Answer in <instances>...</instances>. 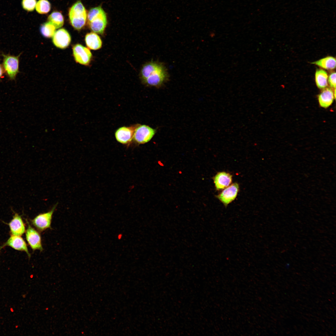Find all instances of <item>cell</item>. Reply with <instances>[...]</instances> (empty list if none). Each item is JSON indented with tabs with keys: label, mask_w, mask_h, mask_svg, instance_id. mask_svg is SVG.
Wrapping results in <instances>:
<instances>
[{
	"label": "cell",
	"mask_w": 336,
	"mask_h": 336,
	"mask_svg": "<svg viewBox=\"0 0 336 336\" xmlns=\"http://www.w3.org/2000/svg\"><path fill=\"white\" fill-rule=\"evenodd\" d=\"M137 124L130 126H123L117 129L115 133V137L118 142L127 144L133 140V135Z\"/></svg>",
	"instance_id": "cell-7"
},
{
	"label": "cell",
	"mask_w": 336,
	"mask_h": 336,
	"mask_svg": "<svg viewBox=\"0 0 336 336\" xmlns=\"http://www.w3.org/2000/svg\"><path fill=\"white\" fill-rule=\"evenodd\" d=\"M56 28L54 26L49 22H46L43 24L40 27V31L42 35L46 38H50L53 36L55 31Z\"/></svg>",
	"instance_id": "cell-20"
},
{
	"label": "cell",
	"mask_w": 336,
	"mask_h": 336,
	"mask_svg": "<svg viewBox=\"0 0 336 336\" xmlns=\"http://www.w3.org/2000/svg\"><path fill=\"white\" fill-rule=\"evenodd\" d=\"M213 180L216 189L220 190L230 185L232 182V175L224 171L219 172L213 177Z\"/></svg>",
	"instance_id": "cell-13"
},
{
	"label": "cell",
	"mask_w": 336,
	"mask_h": 336,
	"mask_svg": "<svg viewBox=\"0 0 336 336\" xmlns=\"http://www.w3.org/2000/svg\"><path fill=\"white\" fill-rule=\"evenodd\" d=\"M3 66L5 72L10 78L14 79L18 72V58L12 56H5Z\"/></svg>",
	"instance_id": "cell-11"
},
{
	"label": "cell",
	"mask_w": 336,
	"mask_h": 336,
	"mask_svg": "<svg viewBox=\"0 0 336 336\" xmlns=\"http://www.w3.org/2000/svg\"><path fill=\"white\" fill-rule=\"evenodd\" d=\"M27 222L28 227L26 233V240L33 250H39L41 251L43 248L40 235Z\"/></svg>",
	"instance_id": "cell-8"
},
{
	"label": "cell",
	"mask_w": 336,
	"mask_h": 336,
	"mask_svg": "<svg viewBox=\"0 0 336 336\" xmlns=\"http://www.w3.org/2000/svg\"><path fill=\"white\" fill-rule=\"evenodd\" d=\"M56 205L48 212L40 214L31 221L32 225L40 231L51 227L52 215Z\"/></svg>",
	"instance_id": "cell-4"
},
{
	"label": "cell",
	"mask_w": 336,
	"mask_h": 336,
	"mask_svg": "<svg viewBox=\"0 0 336 336\" xmlns=\"http://www.w3.org/2000/svg\"><path fill=\"white\" fill-rule=\"evenodd\" d=\"M48 20L56 29L61 27L64 24L63 17L61 13L58 11L52 12L48 16Z\"/></svg>",
	"instance_id": "cell-19"
},
{
	"label": "cell",
	"mask_w": 336,
	"mask_h": 336,
	"mask_svg": "<svg viewBox=\"0 0 336 336\" xmlns=\"http://www.w3.org/2000/svg\"><path fill=\"white\" fill-rule=\"evenodd\" d=\"M336 59L329 56L321 58L312 63L326 70H332L336 67Z\"/></svg>",
	"instance_id": "cell-17"
},
{
	"label": "cell",
	"mask_w": 336,
	"mask_h": 336,
	"mask_svg": "<svg viewBox=\"0 0 336 336\" xmlns=\"http://www.w3.org/2000/svg\"><path fill=\"white\" fill-rule=\"evenodd\" d=\"M18 327V325H16V326H15V328H17Z\"/></svg>",
	"instance_id": "cell-28"
},
{
	"label": "cell",
	"mask_w": 336,
	"mask_h": 336,
	"mask_svg": "<svg viewBox=\"0 0 336 336\" xmlns=\"http://www.w3.org/2000/svg\"><path fill=\"white\" fill-rule=\"evenodd\" d=\"M10 311H11L12 312H14V310H13V308H10Z\"/></svg>",
	"instance_id": "cell-26"
},
{
	"label": "cell",
	"mask_w": 336,
	"mask_h": 336,
	"mask_svg": "<svg viewBox=\"0 0 336 336\" xmlns=\"http://www.w3.org/2000/svg\"><path fill=\"white\" fill-rule=\"evenodd\" d=\"M156 132L155 129L148 125L137 124L134 131L133 140L138 144L145 143L152 139Z\"/></svg>",
	"instance_id": "cell-3"
},
{
	"label": "cell",
	"mask_w": 336,
	"mask_h": 336,
	"mask_svg": "<svg viewBox=\"0 0 336 336\" xmlns=\"http://www.w3.org/2000/svg\"><path fill=\"white\" fill-rule=\"evenodd\" d=\"M73 54L75 61L80 64L87 65L90 63L92 54L89 49L80 44L72 48Z\"/></svg>",
	"instance_id": "cell-5"
},
{
	"label": "cell",
	"mask_w": 336,
	"mask_h": 336,
	"mask_svg": "<svg viewBox=\"0 0 336 336\" xmlns=\"http://www.w3.org/2000/svg\"><path fill=\"white\" fill-rule=\"evenodd\" d=\"M8 225L12 235L20 236L25 232L24 224L21 217L17 213L15 214Z\"/></svg>",
	"instance_id": "cell-14"
},
{
	"label": "cell",
	"mask_w": 336,
	"mask_h": 336,
	"mask_svg": "<svg viewBox=\"0 0 336 336\" xmlns=\"http://www.w3.org/2000/svg\"><path fill=\"white\" fill-rule=\"evenodd\" d=\"M7 246H10L16 250L24 251L29 258L30 257L26 242L20 236L12 235L7 240L0 246V251L2 248Z\"/></svg>",
	"instance_id": "cell-12"
},
{
	"label": "cell",
	"mask_w": 336,
	"mask_h": 336,
	"mask_svg": "<svg viewBox=\"0 0 336 336\" xmlns=\"http://www.w3.org/2000/svg\"><path fill=\"white\" fill-rule=\"evenodd\" d=\"M103 10V9L100 6L91 9L87 14L88 22L91 21Z\"/></svg>",
	"instance_id": "cell-23"
},
{
	"label": "cell",
	"mask_w": 336,
	"mask_h": 336,
	"mask_svg": "<svg viewBox=\"0 0 336 336\" xmlns=\"http://www.w3.org/2000/svg\"><path fill=\"white\" fill-rule=\"evenodd\" d=\"M85 41L87 47L91 49L98 50L102 45V42L99 36L95 33L91 32L86 34Z\"/></svg>",
	"instance_id": "cell-16"
},
{
	"label": "cell",
	"mask_w": 336,
	"mask_h": 336,
	"mask_svg": "<svg viewBox=\"0 0 336 336\" xmlns=\"http://www.w3.org/2000/svg\"><path fill=\"white\" fill-rule=\"evenodd\" d=\"M107 23V16L104 10L88 22L90 28L93 32L101 34L104 33Z\"/></svg>",
	"instance_id": "cell-9"
},
{
	"label": "cell",
	"mask_w": 336,
	"mask_h": 336,
	"mask_svg": "<svg viewBox=\"0 0 336 336\" xmlns=\"http://www.w3.org/2000/svg\"><path fill=\"white\" fill-rule=\"evenodd\" d=\"M35 8L38 13L46 14L50 10L51 4L47 0H39L36 3Z\"/></svg>",
	"instance_id": "cell-21"
},
{
	"label": "cell",
	"mask_w": 336,
	"mask_h": 336,
	"mask_svg": "<svg viewBox=\"0 0 336 336\" xmlns=\"http://www.w3.org/2000/svg\"><path fill=\"white\" fill-rule=\"evenodd\" d=\"M3 73V69L2 67L0 64V77L2 76Z\"/></svg>",
	"instance_id": "cell-25"
},
{
	"label": "cell",
	"mask_w": 336,
	"mask_h": 336,
	"mask_svg": "<svg viewBox=\"0 0 336 336\" xmlns=\"http://www.w3.org/2000/svg\"><path fill=\"white\" fill-rule=\"evenodd\" d=\"M36 3V0H22L21 5L25 10L31 12L34 10Z\"/></svg>",
	"instance_id": "cell-22"
},
{
	"label": "cell",
	"mask_w": 336,
	"mask_h": 336,
	"mask_svg": "<svg viewBox=\"0 0 336 336\" xmlns=\"http://www.w3.org/2000/svg\"><path fill=\"white\" fill-rule=\"evenodd\" d=\"M141 77L145 84L159 87L166 81L168 74L161 63L152 62L143 65L141 71Z\"/></svg>",
	"instance_id": "cell-1"
},
{
	"label": "cell",
	"mask_w": 336,
	"mask_h": 336,
	"mask_svg": "<svg viewBox=\"0 0 336 336\" xmlns=\"http://www.w3.org/2000/svg\"><path fill=\"white\" fill-rule=\"evenodd\" d=\"M69 16L70 23L77 30H81L85 26L87 20L86 10L80 1H78L70 8Z\"/></svg>",
	"instance_id": "cell-2"
},
{
	"label": "cell",
	"mask_w": 336,
	"mask_h": 336,
	"mask_svg": "<svg viewBox=\"0 0 336 336\" xmlns=\"http://www.w3.org/2000/svg\"><path fill=\"white\" fill-rule=\"evenodd\" d=\"M52 41L56 47L61 49H65L70 43L71 36L66 29L61 28L55 32L53 36Z\"/></svg>",
	"instance_id": "cell-10"
},
{
	"label": "cell",
	"mask_w": 336,
	"mask_h": 336,
	"mask_svg": "<svg viewBox=\"0 0 336 336\" xmlns=\"http://www.w3.org/2000/svg\"><path fill=\"white\" fill-rule=\"evenodd\" d=\"M328 82L331 87L335 88L336 87V72H333L330 74L328 77Z\"/></svg>",
	"instance_id": "cell-24"
},
{
	"label": "cell",
	"mask_w": 336,
	"mask_h": 336,
	"mask_svg": "<svg viewBox=\"0 0 336 336\" xmlns=\"http://www.w3.org/2000/svg\"><path fill=\"white\" fill-rule=\"evenodd\" d=\"M333 92L330 88L324 89L318 96L319 103L321 107L327 108L332 104L334 97Z\"/></svg>",
	"instance_id": "cell-15"
},
{
	"label": "cell",
	"mask_w": 336,
	"mask_h": 336,
	"mask_svg": "<svg viewBox=\"0 0 336 336\" xmlns=\"http://www.w3.org/2000/svg\"><path fill=\"white\" fill-rule=\"evenodd\" d=\"M121 235H119V239H120V238H121Z\"/></svg>",
	"instance_id": "cell-27"
},
{
	"label": "cell",
	"mask_w": 336,
	"mask_h": 336,
	"mask_svg": "<svg viewBox=\"0 0 336 336\" xmlns=\"http://www.w3.org/2000/svg\"><path fill=\"white\" fill-rule=\"evenodd\" d=\"M239 187L238 184L234 183L224 189L217 197L226 207L236 197Z\"/></svg>",
	"instance_id": "cell-6"
},
{
	"label": "cell",
	"mask_w": 336,
	"mask_h": 336,
	"mask_svg": "<svg viewBox=\"0 0 336 336\" xmlns=\"http://www.w3.org/2000/svg\"><path fill=\"white\" fill-rule=\"evenodd\" d=\"M328 75L326 72L322 69H317L315 74L316 84L320 89H324L328 85Z\"/></svg>",
	"instance_id": "cell-18"
}]
</instances>
